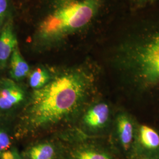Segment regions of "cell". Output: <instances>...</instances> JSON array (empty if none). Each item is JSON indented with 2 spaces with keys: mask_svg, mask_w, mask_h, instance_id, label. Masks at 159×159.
<instances>
[{
  "mask_svg": "<svg viewBox=\"0 0 159 159\" xmlns=\"http://www.w3.org/2000/svg\"><path fill=\"white\" fill-rule=\"evenodd\" d=\"M18 159H21V157H20V156H19V157H18Z\"/></svg>",
  "mask_w": 159,
  "mask_h": 159,
  "instance_id": "obj_18",
  "label": "cell"
},
{
  "mask_svg": "<svg viewBox=\"0 0 159 159\" xmlns=\"http://www.w3.org/2000/svg\"><path fill=\"white\" fill-rule=\"evenodd\" d=\"M107 0H29L15 12L17 34L31 48H60L90 33L100 20Z\"/></svg>",
  "mask_w": 159,
  "mask_h": 159,
  "instance_id": "obj_1",
  "label": "cell"
},
{
  "mask_svg": "<svg viewBox=\"0 0 159 159\" xmlns=\"http://www.w3.org/2000/svg\"><path fill=\"white\" fill-rule=\"evenodd\" d=\"M128 1L133 7L140 8L153 4L159 2V0H128Z\"/></svg>",
  "mask_w": 159,
  "mask_h": 159,
  "instance_id": "obj_15",
  "label": "cell"
},
{
  "mask_svg": "<svg viewBox=\"0 0 159 159\" xmlns=\"http://www.w3.org/2000/svg\"><path fill=\"white\" fill-rule=\"evenodd\" d=\"M55 150L50 143H41L31 148L29 152L31 159H53Z\"/></svg>",
  "mask_w": 159,
  "mask_h": 159,
  "instance_id": "obj_11",
  "label": "cell"
},
{
  "mask_svg": "<svg viewBox=\"0 0 159 159\" xmlns=\"http://www.w3.org/2000/svg\"><path fill=\"white\" fill-rule=\"evenodd\" d=\"M8 68L10 77L15 81L24 79L30 73L29 64L23 57L19 44L13 51L9 61Z\"/></svg>",
  "mask_w": 159,
  "mask_h": 159,
  "instance_id": "obj_7",
  "label": "cell"
},
{
  "mask_svg": "<svg viewBox=\"0 0 159 159\" xmlns=\"http://www.w3.org/2000/svg\"><path fill=\"white\" fill-rule=\"evenodd\" d=\"M110 116V108L105 102H100L91 107L85 114L84 121L92 129L102 128L106 125Z\"/></svg>",
  "mask_w": 159,
  "mask_h": 159,
  "instance_id": "obj_6",
  "label": "cell"
},
{
  "mask_svg": "<svg viewBox=\"0 0 159 159\" xmlns=\"http://www.w3.org/2000/svg\"><path fill=\"white\" fill-rule=\"evenodd\" d=\"M94 81L87 64L60 70L43 87L34 90L24 113L27 128L40 129L72 116L85 102Z\"/></svg>",
  "mask_w": 159,
  "mask_h": 159,
  "instance_id": "obj_2",
  "label": "cell"
},
{
  "mask_svg": "<svg viewBox=\"0 0 159 159\" xmlns=\"http://www.w3.org/2000/svg\"><path fill=\"white\" fill-rule=\"evenodd\" d=\"M24 98L23 90L14 80H0V109L7 110L21 102Z\"/></svg>",
  "mask_w": 159,
  "mask_h": 159,
  "instance_id": "obj_5",
  "label": "cell"
},
{
  "mask_svg": "<svg viewBox=\"0 0 159 159\" xmlns=\"http://www.w3.org/2000/svg\"><path fill=\"white\" fill-rule=\"evenodd\" d=\"M114 63L131 84L147 91L159 86V18L143 23L117 45Z\"/></svg>",
  "mask_w": 159,
  "mask_h": 159,
  "instance_id": "obj_3",
  "label": "cell"
},
{
  "mask_svg": "<svg viewBox=\"0 0 159 159\" xmlns=\"http://www.w3.org/2000/svg\"><path fill=\"white\" fill-rule=\"evenodd\" d=\"M29 0H12L15 12L28 1Z\"/></svg>",
  "mask_w": 159,
  "mask_h": 159,
  "instance_id": "obj_17",
  "label": "cell"
},
{
  "mask_svg": "<svg viewBox=\"0 0 159 159\" xmlns=\"http://www.w3.org/2000/svg\"><path fill=\"white\" fill-rule=\"evenodd\" d=\"M137 133L139 142L143 148L148 150H156L159 148V134L152 127L140 125Z\"/></svg>",
  "mask_w": 159,
  "mask_h": 159,
  "instance_id": "obj_9",
  "label": "cell"
},
{
  "mask_svg": "<svg viewBox=\"0 0 159 159\" xmlns=\"http://www.w3.org/2000/svg\"><path fill=\"white\" fill-rule=\"evenodd\" d=\"M15 17V10L12 0H0V30L6 21Z\"/></svg>",
  "mask_w": 159,
  "mask_h": 159,
  "instance_id": "obj_12",
  "label": "cell"
},
{
  "mask_svg": "<svg viewBox=\"0 0 159 159\" xmlns=\"http://www.w3.org/2000/svg\"><path fill=\"white\" fill-rule=\"evenodd\" d=\"M18 44L15 17H11L0 30V71L8 68L10 57Z\"/></svg>",
  "mask_w": 159,
  "mask_h": 159,
  "instance_id": "obj_4",
  "label": "cell"
},
{
  "mask_svg": "<svg viewBox=\"0 0 159 159\" xmlns=\"http://www.w3.org/2000/svg\"><path fill=\"white\" fill-rule=\"evenodd\" d=\"M116 123L120 142L125 150H128L134 139L133 123L130 117L125 113L120 114L117 118Z\"/></svg>",
  "mask_w": 159,
  "mask_h": 159,
  "instance_id": "obj_8",
  "label": "cell"
},
{
  "mask_svg": "<svg viewBox=\"0 0 159 159\" xmlns=\"http://www.w3.org/2000/svg\"><path fill=\"white\" fill-rule=\"evenodd\" d=\"M18 157L19 156L16 152L11 150H7L1 154L2 159H18Z\"/></svg>",
  "mask_w": 159,
  "mask_h": 159,
  "instance_id": "obj_16",
  "label": "cell"
},
{
  "mask_svg": "<svg viewBox=\"0 0 159 159\" xmlns=\"http://www.w3.org/2000/svg\"><path fill=\"white\" fill-rule=\"evenodd\" d=\"M29 84L32 89L37 90L46 85L51 80L50 71L43 66H39L29 75Z\"/></svg>",
  "mask_w": 159,
  "mask_h": 159,
  "instance_id": "obj_10",
  "label": "cell"
},
{
  "mask_svg": "<svg viewBox=\"0 0 159 159\" xmlns=\"http://www.w3.org/2000/svg\"><path fill=\"white\" fill-rule=\"evenodd\" d=\"M76 159H110L105 154L93 150H84L77 154Z\"/></svg>",
  "mask_w": 159,
  "mask_h": 159,
  "instance_id": "obj_13",
  "label": "cell"
},
{
  "mask_svg": "<svg viewBox=\"0 0 159 159\" xmlns=\"http://www.w3.org/2000/svg\"><path fill=\"white\" fill-rule=\"evenodd\" d=\"M11 141L10 137L5 131L0 129V153L4 152L10 148Z\"/></svg>",
  "mask_w": 159,
  "mask_h": 159,
  "instance_id": "obj_14",
  "label": "cell"
}]
</instances>
